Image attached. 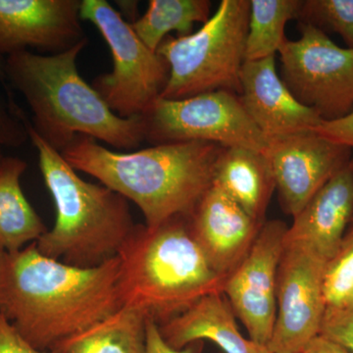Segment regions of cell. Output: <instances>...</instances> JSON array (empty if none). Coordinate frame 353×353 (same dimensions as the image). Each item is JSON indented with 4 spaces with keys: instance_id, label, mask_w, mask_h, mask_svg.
<instances>
[{
    "instance_id": "obj_15",
    "label": "cell",
    "mask_w": 353,
    "mask_h": 353,
    "mask_svg": "<svg viewBox=\"0 0 353 353\" xmlns=\"http://www.w3.org/2000/svg\"><path fill=\"white\" fill-rule=\"evenodd\" d=\"M241 103L267 139L314 131L319 114L297 101L276 70L275 57L245 61L240 73Z\"/></svg>"
},
{
    "instance_id": "obj_2",
    "label": "cell",
    "mask_w": 353,
    "mask_h": 353,
    "mask_svg": "<svg viewBox=\"0 0 353 353\" xmlns=\"http://www.w3.org/2000/svg\"><path fill=\"white\" fill-rule=\"evenodd\" d=\"M222 150L216 143L185 141L116 152L97 139L77 136L61 154L76 171L134 202L146 226L154 228L175 216L192 215L214 183Z\"/></svg>"
},
{
    "instance_id": "obj_11",
    "label": "cell",
    "mask_w": 353,
    "mask_h": 353,
    "mask_svg": "<svg viewBox=\"0 0 353 353\" xmlns=\"http://www.w3.org/2000/svg\"><path fill=\"white\" fill-rule=\"evenodd\" d=\"M288 228L283 221H266L223 290L250 340L260 345H268L275 325L278 268Z\"/></svg>"
},
{
    "instance_id": "obj_20",
    "label": "cell",
    "mask_w": 353,
    "mask_h": 353,
    "mask_svg": "<svg viewBox=\"0 0 353 353\" xmlns=\"http://www.w3.org/2000/svg\"><path fill=\"white\" fill-rule=\"evenodd\" d=\"M148 318L122 307L59 345L61 353H145Z\"/></svg>"
},
{
    "instance_id": "obj_1",
    "label": "cell",
    "mask_w": 353,
    "mask_h": 353,
    "mask_svg": "<svg viewBox=\"0 0 353 353\" xmlns=\"http://www.w3.org/2000/svg\"><path fill=\"white\" fill-rule=\"evenodd\" d=\"M119 259L83 269L48 259L36 243L0 252V314L30 345L53 352L123 307Z\"/></svg>"
},
{
    "instance_id": "obj_16",
    "label": "cell",
    "mask_w": 353,
    "mask_h": 353,
    "mask_svg": "<svg viewBox=\"0 0 353 353\" xmlns=\"http://www.w3.org/2000/svg\"><path fill=\"white\" fill-rule=\"evenodd\" d=\"M353 220V169L347 165L316 192L288 228L285 243H301L328 262Z\"/></svg>"
},
{
    "instance_id": "obj_30",
    "label": "cell",
    "mask_w": 353,
    "mask_h": 353,
    "mask_svg": "<svg viewBox=\"0 0 353 353\" xmlns=\"http://www.w3.org/2000/svg\"><path fill=\"white\" fill-rule=\"evenodd\" d=\"M303 353H348L345 348L334 341L318 334L313 340L309 341Z\"/></svg>"
},
{
    "instance_id": "obj_33",
    "label": "cell",
    "mask_w": 353,
    "mask_h": 353,
    "mask_svg": "<svg viewBox=\"0 0 353 353\" xmlns=\"http://www.w3.org/2000/svg\"><path fill=\"white\" fill-rule=\"evenodd\" d=\"M3 157H2V154H1V150H0V160H1V158Z\"/></svg>"
},
{
    "instance_id": "obj_26",
    "label": "cell",
    "mask_w": 353,
    "mask_h": 353,
    "mask_svg": "<svg viewBox=\"0 0 353 353\" xmlns=\"http://www.w3.org/2000/svg\"><path fill=\"white\" fill-rule=\"evenodd\" d=\"M29 139L24 123L0 97V146L20 148Z\"/></svg>"
},
{
    "instance_id": "obj_10",
    "label": "cell",
    "mask_w": 353,
    "mask_h": 353,
    "mask_svg": "<svg viewBox=\"0 0 353 353\" xmlns=\"http://www.w3.org/2000/svg\"><path fill=\"white\" fill-rule=\"evenodd\" d=\"M326 263L308 246L285 241L277 274V315L267 345L272 353H301L320 334L327 309Z\"/></svg>"
},
{
    "instance_id": "obj_29",
    "label": "cell",
    "mask_w": 353,
    "mask_h": 353,
    "mask_svg": "<svg viewBox=\"0 0 353 353\" xmlns=\"http://www.w3.org/2000/svg\"><path fill=\"white\" fill-rule=\"evenodd\" d=\"M145 353H192V352L190 350H174L162 338L157 323L148 320L146 325Z\"/></svg>"
},
{
    "instance_id": "obj_24",
    "label": "cell",
    "mask_w": 353,
    "mask_h": 353,
    "mask_svg": "<svg viewBox=\"0 0 353 353\" xmlns=\"http://www.w3.org/2000/svg\"><path fill=\"white\" fill-rule=\"evenodd\" d=\"M301 22L336 32L353 50V0H306Z\"/></svg>"
},
{
    "instance_id": "obj_8",
    "label": "cell",
    "mask_w": 353,
    "mask_h": 353,
    "mask_svg": "<svg viewBox=\"0 0 353 353\" xmlns=\"http://www.w3.org/2000/svg\"><path fill=\"white\" fill-rule=\"evenodd\" d=\"M141 117L145 141L153 145L206 141L262 153L268 148V139L246 112L239 95L228 90L183 99L159 97Z\"/></svg>"
},
{
    "instance_id": "obj_12",
    "label": "cell",
    "mask_w": 353,
    "mask_h": 353,
    "mask_svg": "<svg viewBox=\"0 0 353 353\" xmlns=\"http://www.w3.org/2000/svg\"><path fill=\"white\" fill-rule=\"evenodd\" d=\"M264 154L271 165L283 209L292 217L330 179L350 164L352 157L347 146L315 131L268 139Z\"/></svg>"
},
{
    "instance_id": "obj_6",
    "label": "cell",
    "mask_w": 353,
    "mask_h": 353,
    "mask_svg": "<svg viewBox=\"0 0 353 353\" xmlns=\"http://www.w3.org/2000/svg\"><path fill=\"white\" fill-rule=\"evenodd\" d=\"M250 0H222L208 22L189 36H168L157 52L170 76L160 97L183 99L204 92H240Z\"/></svg>"
},
{
    "instance_id": "obj_21",
    "label": "cell",
    "mask_w": 353,
    "mask_h": 353,
    "mask_svg": "<svg viewBox=\"0 0 353 353\" xmlns=\"http://www.w3.org/2000/svg\"><path fill=\"white\" fill-rule=\"evenodd\" d=\"M210 7L208 0H150L146 12L130 24L139 39L157 51L169 32L189 36L194 23L208 22Z\"/></svg>"
},
{
    "instance_id": "obj_18",
    "label": "cell",
    "mask_w": 353,
    "mask_h": 353,
    "mask_svg": "<svg viewBox=\"0 0 353 353\" xmlns=\"http://www.w3.org/2000/svg\"><path fill=\"white\" fill-rule=\"evenodd\" d=\"M253 220L266 222L267 209L276 189L264 153L243 148H223L216 161L214 183Z\"/></svg>"
},
{
    "instance_id": "obj_4",
    "label": "cell",
    "mask_w": 353,
    "mask_h": 353,
    "mask_svg": "<svg viewBox=\"0 0 353 353\" xmlns=\"http://www.w3.org/2000/svg\"><path fill=\"white\" fill-rule=\"evenodd\" d=\"M118 259L123 307L137 309L157 325L182 314L202 297L223 292L226 282L197 245L188 215L154 228L136 224Z\"/></svg>"
},
{
    "instance_id": "obj_9",
    "label": "cell",
    "mask_w": 353,
    "mask_h": 353,
    "mask_svg": "<svg viewBox=\"0 0 353 353\" xmlns=\"http://www.w3.org/2000/svg\"><path fill=\"white\" fill-rule=\"evenodd\" d=\"M299 28L301 39H285L278 51L283 82L323 121L345 117L353 110V50L336 46L315 26Z\"/></svg>"
},
{
    "instance_id": "obj_27",
    "label": "cell",
    "mask_w": 353,
    "mask_h": 353,
    "mask_svg": "<svg viewBox=\"0 0 353 353\" xmlns=\"http://www.w3.org/2000/svg\"><path fill=\"white\" fill-rule=\"evenodd\" d=\"M314 131L329 141L350 148L352 152L350 166L353 169V110L340 119L323 121Z\"/></svg>"
},
{
    "instance_id": "obj_25",
    "label": "cell",
    "mask_w": 353,
    "mask_h": 353,
    "mask_svg": "<svg viewBox=\"0 0 353 353\" xmlns=\"http://www.w3.org/2000/svg\"><path fill=\"white\" fill-rule=\"evenodd\" d=\"M319 334L353 353V308H327Z\"/></svg>"
},
{
    "instance_id": "obj_17",
    "label": "cell",
    "mask_w": 353,
    "mask_h": 353,
    "mask_svg": "<svg viewBox=\"0 0 353 353\" xmlns=\"http://www.w3.org/2000/svg\"><path fill=\"white\" fill-rule=\"evenodd\" d=\"M163 340L174 350L204 340L215 343L224 353H272L267 345L241 334L231 304L223 292L202 297L173 319L158 325Z\"/></svg>"
},
{
    "instance_id": "obj_5",
    "label": "cell",
    "mask_w": 353,
    "mask_h": 353,
    "mask_svg": "<svg viewBox=\"0 0 353 353\" xmlns=\"http://www.w3.org/2000/svg\"><path fill=\"white\" fill-rule=\"evenodd\" d=\"M20 118L38 150L39 168L57 208L54 226L36 241L39 252L83 269L117 257L136 226L128 199L102 183L80 178L61 153L34 131L24 111Z\"/></svg>"
},
{
    "instance_id": "obj_13",
    "label": "cell",
    "mask_w": 353,
    "mask_h": 353,
    "mask_svg": "<svg viewBox=\"0 0 353 353\" xmlns=\"http://www.w3.org/2000/svg\"><path fill=\"white\" fill-rule=\"evenodd\" d=\"M82 0H0V57L28 48L50 55L87 39L81 25Z\"/></svg>"
},
{
    "instance_id": "obj_34",
    "label": "cell",
    "mask_w": 353,
    "mask_h": 353,
    "mask_svg": "<svg viewBox=\"0 0 353 353\" xmlns=\"http://www.w3.org/2000/svg\"><path fill=\"white\" fill-rule=\"evenodd\" d=\"M301 353H303V352H301Z\"/></svg>"
},
{
    "instance_id": "obj_19",
    "label": "cell",
    "mask_w": 353,
    "mask_h": 353,
    "mask_svg": "<svg viewBox=\"0 0 353 353\" xmlns=\"http://www.w3.org/2000/svg\"><path fill=\"white\" fill-rule=\"evenodd\" d=\"M26 169L20 158L0 160V252H18L48 231L21 188Z\"/></svg>"
},
{
    "instance_id": "obj_31",
    "label": "cell",
    "mask_w": 353,
    "mask_h": 353,
    "mask_svg": "<svg viewBox=\"0 0 353 353\" xmlns=\"http://www.w3.org/2000/svg\"><path fill=\"white\" fill-rule=\"evenodd\" d=\"M0 81H1L2 85L6 88L7 97H11L12 92H11L10 88H9L8 83H7L6 72H4V62L2 61L0 58Z\"/></svg>"
},
{
    "instance_id": "obj_32",
    "label": "cell",
    "mask_w": 353,
    "mask_h": 353,
    "mask_svg": "<svg viewBox=\"0 0 353 353\" xmlns=\"http://www.w3.org/2000/svg\"><path fill=\"white\" fill-rule=\"evenodd\" d=\"M336 308H353V289L352 292H350V294H348L347 299H345V303H343V305L340 306V307Z\"/></svg>"
},
{
    "instance_id": "obj_7",
    "label": "cell",
    "mask_w": 353,
    "mask_h": 353,
    "mask_svg": "<svg viewBox=\"0 0 353 353\" xmlns=\"http://www.w3.org/2000/svg\"><path fill=\"white\" fill-rule=\"evenodd\" d=\"M80 16L101 32L113 58L112 71L97 77L92 87L119 117L143 116L166 87L168 62L150 50L105 0H82Z\"/></svg>"
},
{
    "instance_id": "obj_23",
    "label": "cell",
    "mask_w": 353,
    "mask_h": 353,
    "mask_svg": "<svg viewBox=\"0 0 353 353\" xmlns=\"http://www.w3.org/2000/svg\"><path fill=\"white\" fill-rule=\"evenodd\" d=\"M353 289V220L338 250L326 263L324 292L327 308L340 307Z\"/></svg>"
},
{
    "instance_id": "obj_28",
    "label": "cell",
    "mask_w": 353,
    "mask_h": 353,
    "mask_svg": "<svg viewBox=\"0 0 353 353\" xmlns=\"http://www.w3.org/2000/svg\"><path fill=\"white\" fill-rule=\"evenodd\" d=\"M0 353H61L41 352L30 345L3 315L0 314Z\"/></svg>"
},
{
    "instance_id": "obj_14",
    "label": "cell",
    "mask_w": 353,
    "mask_h": 353,
    "mask_svg": "<svg viewBox=\"0 0 353 353\" xmlns=\"http://www.w3.org/2000/svg\"><path fill=\"white\" fill-rule=\"evenodd\" d=\"M262 225L215 183L190 215L194 240L216 273L226 280L250 252Z\"/></svg>"
},
{
    "instance_id": "obj_3",
    "label": "cell",
    "mask_w": 353,
    "mask_h": 353,
    "mask_svg": "<svg viewBox=\"0 0 353 353\" xmlns=\"http://www.w3.org/2000/svg\"><path fill=\"white\" fill-rule=\"evenodd\" d=\"M88 43L87 39L59 54L13 53L4 62L7 83L31 109L34 131L58 152L77 136L99 139L118 150H134L145 141L143 117L116 115L81 77L77 58Z\"/></svg>"
},
{
    "instance_id": "obj_22",
    "label": "cell",
    "mask_w": 353,
    "mask_h": 353,
    "mask_svg": "<svg viewBox=\"0 0 353 353\" xmlns=\"http://www.w3.org/2000/svg\"><path fill=\"white\" fill-rule=\"evenodd\" d=\"M303 0H250L245 61L275 57L290 20L301 19Z\"/></svg>"
}]
</instances>
